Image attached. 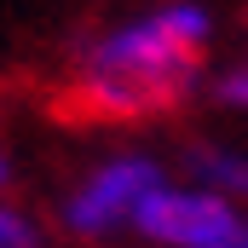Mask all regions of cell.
Here are the masks:
<instances>
[{"mask_svg": "<svg viewBox=\"0 0 248 248\" xmlns=\"http://www.w3.org/2000/svg\"><path fill=\"white\" fill-rule=\"evenodd\" d=\"M208 248H248V208H243V214H237V219H231V225H225Z\"/></svg>", "mask_w": 248, "mask_h": 248, "instance_id": "cell-7", "label": "cell"}, {"mask_svg": "<svg viewBox=\"0 0 248 248\" xmlns=\"http://www.w3.org/2000/svg\"><path fill=\"white\" fill-rule=\"evenodd\" d=\"M17 185V156H12V144L0 139V190H12Z\"/></svg>", "mask_w": 248, "mask_h": 248, "instance_id": "cell-8", "label": "cell"}, {"mask_svg": "<svg viewBox=\"0 0 248 248\" xmlns=\"http://www.w3.org/2000/svg\"><path fill=\"white\" fill-rule=\"evenodd\" d=\"M52 225L35 202H23L17 190H0V248H52Z\"/></svg>", "mask_w": 248, "mask_h": 248, "instance_id": "cell-5", "label": "cell"}, {"mask_svg": "<svg viewBox=\"0 0 248 248\" xmlns=\"http://www.w3.org/2000/svg\"><path fill=\"white\" fill-rule=\"evenodd\" d=\"M168 179H173V162L162 150L110 144L69 173L46 225L63 248H133V225H139L144 202Z\"/></svg>", "mask_w": 248, "mask_h": 248, "instance_id": "cell-2", "label": "cell"}, {"mask_svg": "<svg viewBox=\"0 0 248 248\" xmlns=\"http://www.w3.org/2000/svg\"><path fill=\"white\" fill-rule=\"evenodd\" d=\"M214 29L202 0H150L75 41L63 93L93 122H162L208 87Z\"/></svg>", "mask_w": 248, "mask_h": 248, "instance_id": "cell-1", "label": "cell"}, {"mask_svg": "<svg viewBox=\"0 0 248 248\" xmlns=\"http://www.w3.org/2000/svg\"><path fill=\"white\" fill-rule=\"evenodd\" d=\"M237 214L243 208L225 202V196H208L185 179H168L144 202V214L133 225V248H208Z\"/></svg>", "mask_w": 248, "mask_h": 248, "instance_id": "cell-3", "label": "cell"}, {"mask_svg": "<svg viewBox=\"0 0 248 248\" xmlns=\"http://www.w3.org/2000/svg\"><path fill=\"white\" fill-rule=\"evenodd\" d=\"M173 179L208 190V196H225L248 208V144L237 139H219V133H196L179 144V162H173Z\"/></svg>", "mask_w": 248, "mask_h": 248, "instance_id": "cell-4", "label": "cell"}, {"mask_svg": "<svg viewBox=\"0 0 248 248\" xmlns=\"http://www.w3.org/2000/svg\"><path fill=\"white\" fill-rule=\"evenodd\" d=\"M219 110H231V116H248V63H231V69H219V75H208V87H202Z\"/></svg>", "mask_w": 248, "mask_h": 248, "instance_id": "cell-6", "label": "cell"}]
</instances>
